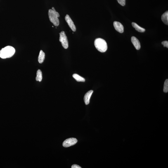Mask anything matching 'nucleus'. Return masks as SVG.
<instances>
[{"label":"nucleus","instance_id":"f257e3e1","mask_svg":"<svg viewBox=\"0 0 168 168\" xmlns=\"http://www.w3.org/2000/svg\"><path fill=\"white\" fill-rule=\"evenodd\" d=\"M15 50L13 47L7 46L0 51V57L3 59L11 57L15 54Z\"/></svg>","mask_w":168,"mask_h":168},{"label":"nucleus","instance_id":"f03ea898","mask_svg":"<svg viewBox=\"0 0 168 168\" xmlns=\"http://www.w3.org/2000/svg\"><path fill=\"white\" fill-rule=\"evenodd\" d=\"M94 45L98 51L101 52H104L107 50V45L106 41L101 38H98L95 39Z\"/></svg>","mask_w":168,"mask_h":168},{"label":"nucleus","instance_id":"7ed1b4c3","mask_svg":"<svg viewBox=\"0 0 168 168\" xmlns=\"http://www.w3.org/2000/svg\"><path fill=\"white\" fill-rule=\"evenodd\" d=\"M48 16L50 21L55 26H58L60 23L59 20L58 18L60 17L59 14L55 9H50L48 11Z\"/></svg>","mask_w":168,"mask_h":168},{"label":"nucleus","instance_id":"20e7f679","mask_svg":"<svg viewBox=\"0 0 168 168\" xmlns=\"http://www.w3.org/2000/svg\"><path fill=\"white\" fill-rule=\"evenodd\" d=\"M59 41L61 42L62 46L65 49L68 47V40L64 31H62L60 33Z\"/></svg>","mask_w":168,"mask_h":168},{"label":"nucleus","instance_id":"39448f33","mask_svg":"<svg viewBox=\"0 0 168 168\" xmlns=\"http://www.w3.org/2000/svg\"><path fill=\"white\" fill-rule=\"evenodd\" d=\"M77 140L76 138H68L64 141L63 146L65 147H68L75 145L77 142Z\"/></svg>","mask_w":168,"mask_h":168},{"label":"nucleus","instance_id":"423d86ee","mask_svg":"<svg viewBox=\"0 0 168 168\" xmlns=\"http://www.w3.org/2000/svg\"><path fill=\"white\" fill-rule=\"evenodd\" d=\"M66 21V22L68 24L69 27L70 28L71 30L75 32L76 31V27L73 21L71 18L70 16L68 15H66L65 18Z\"/></svg>","mask_w":168,"mask_h":168},{"label":"nucleus","instance_id":"0eeeda50","mask_svg":"<svg viewBox=\"0 0 168 168\" xmlns=\"http://www.w3.org/2000/svg\"><path fill=\"white\" fill-rule=\"evenodd\" d=\"M113 25L114 28L117 32L120 33H122L123 32L124 27L123 26L120 22L117 21L114 22Z\"/></svg>","mask_w":168,"mask_h":168},{"label":"nucleus","instance_id":"6e6552de","mask_svg":"<svg viewBox=\"0 0 168 168\" xmlns=\"http://www.w3.org/2000/svg\"><path fill=\"white\" fill-rule=\"evenodd\" d=\"M131 41L136 49L137 50H140L141 48V46L140 41H138V40L136 37L133 36L131 37Z\"/></svg>","mask_w":168,"mask_h":168},{"label":"nucleus","instance_id":"1a4fd4ad","mask_svg":"<svg viewBox=\"0 0 168 168\" xmlns=\"http://www.w3.org/2000/svg\"><path fill=\"white\" fill-rule=\"evenodd\" d=\"M93 92V91L92 90H91L88 91L85 95L84 100L86 105H87L89 104L90 98Z\"/></svg>","mask_w":168,"mask_h":168},{"label":"nucleus","instance_id":"9d476101","mask_svg":"<svg viewBox=\"0 0 168 168\" xmlns=\"http://www.w3.org/2000/svg\"><path fill=\"white\" fill-rule=\"evenodd\" d=\"M45 56V54L42 50H41L40 52L39 57H38V61L40 64L44 62Z\"/></svg>","mask_w":168,"mask_h":168},{"label":"nucleus","instance_id":"9b49d317","mask_svg":"<svg viewBox=\"0 0 168 168\" xmlns=\"http://www.w3.org/2000/svg\"><path fill=\"white\" fill-rule=\"evenodd\" d=\"M132 25L133 27L135 28V29L138 32H143L145 31V29L140 27L137 24L135 23V22H132Z\"/></svg>","mask_w":168,"mask_h":168},{"label":"nucleus","instance_id":"f8f14e48","mask_svg":"<svg viewBox=\"0 0 168 168\" xmlns=\"http://www.w3.org/2000/svg\"><path fill=\"white\" fill-rule=\"evenodd\" d=\"M162 20L165 25H168V12L166 11L163 14L161 17Z\"/></svg>","mask_w":168,"mask_h":168},{"label":"nucleus","instance_id":"ddd939ff","mask_svg":"<svg viewBox=\"0 0 168 168\" xmlns=\"http://www.w3.org/2000/svg\"><path fill=\"white\" fill-rule=\"evenodd\" d=\"M73 77L78 82H84L85 81V79L84 78L80 76L77 74H74L73 75Z\"/></svg>","mask_w":168,"mask_h":168},{"label":"nucleus","instance_id":"4468645a","mask_svg":"<svg viewBox=\"0 0 168 168\" xmlns=\"http://www.w3.org/2000/svg\"><path fill=\"white\" fill-rule=\"evenodd\" d=\"M42 79V73L41 70H39L37 71V77H36V80L41 82Z\"/></svg>","mask_w":168,"mask_h":168},{"label":"nucleus","instance_id":"2eb2a0df","mask_svg":"<svg viewBox=\"0 0 168 168\" xmlns=\"http://www.w3.org/2000/svg\"><path fill=\"white\" fill-rule=\"evenodd\" d=\"M164 92L167 93L168 92V80L167 79L164 83Z\"/></svg>","mask_w":168,"mask_h":168},{"label":"nucleus","instance_id":"dca6fc26","mask_svg":"<svg viewBox=\"0 0 168 168\" xmlns=\"http://www.w3.org/2000/svg\"><path fill=\"white\" fill-rule=\"evenodd\" d=\"M119 4L121 6H124L126 4V0H117Z\"/></svg>","mask_w":168,"mask_h":168},{"label":"nucleus","instance_id":"f3484780","mask_svg":"<svg viewBox=\"0 0 168 168\" xmlns=\"http://www.w3.org/2000/svg\"><path fill=\"white\" fill-rule=\"evenodd\" d=\"M162 44L163 45L164 47L168 48V42L167 41H163L162 43Z\"/></svg>","mask_w":168,"mask_h":168},{"label":"nucleus","instance_id":"a211bd4d","mask_svg":"<svg viewBox=\"0 0 168 168\" xmlns=\"http://www.w3.org/2000/svg\"><path fill=\"white\" fill-rule=\"evenodd\" d=\"M72 168H81V167L76 164H74L71 167Z\"/></svg>","mask_w":168,"mask_h":168}]
</instances>
